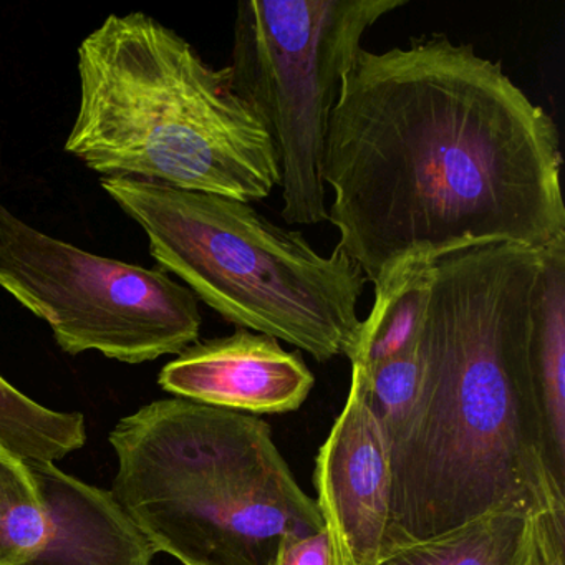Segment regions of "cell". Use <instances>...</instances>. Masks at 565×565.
I'll list each match as a JSON object with an SVG mask.
<instances>
[{
    "instance_id": "6da1fadb",
    "label": "cell",
    "mask_w": 565,
    "mask_h": 565,
    "mask_svg": "<svg viewBox=\"0 0 565 565\" xmlns=\"http://www.w3.org/2000/svg\"><path fill=\"white\" fill-rule=\"evenodd\" d=\"M554 118L498 62L448 35L362 49L330 115L322 180L335 247L366 282L491 244L565 234Z\"/></svg>"
},
{
    "instance_id": "7a4b0ae2",
    "label": "cell",
    "mask_w": 565,
    "mask_h": 565,
    "mask_svg": "<svg viewBox=\"0 0 565 565\" xmlns=\"http://www.w3.org/2000/svg\"><path fill=\"white\" fill-rule=\"evenodd\" d=\"M542 249L491 244L429 266L428 372L418 413L392 448L383 554L495 511L531 512L545 537H565V502L542 465L529 379Z\"/></svg>"
},
{
    "instance_id": "3957f363",
    "label": "cell",
    "mask_w": 565,
    "mask_h": 565,
    "mask_svg": "<svg viewBox=\"0 0 565 565\" xmlns=\"http://www.w3.org/2000/svg\"><path fill=\"white\" fill-rule=\"evenodd\" d=\"M78 78L65 151L95 173L249 204L280 186L276 148L230 68L150 15H110L85 38Z\"/></svg>"
},
{
    "instance_id": "277c9868",
    "label": "cell",
    "mask_w": 565,
    "mask_h": 565,
    "mask_svg": "<svg viewBox=\"0 0 565 565\" xmlns=\"http://www.w3.org/2000/svg\"><path fill=\"white\" fill-rule=\"evenodd\" d=\"M108 441L115 498L183 565H274L284 537L326 525L259 416L174 396L121 418Z\"/></svg>"
},
{
    "instance_id": "5b68a950",
    "label": "cell",
    "mask_w": 565,
    "mask_h": 565,
    "mask_svg": "<svg viewBox=\"0 0 565 565\" xmlns=\"http://www.w3.org/2000/svg\"><path fill=\"white\" fill-rule=\"evenodd\" d=\"M105 193L147 234L158 267L237 329L264 333L326 363L349 355L365 274L339 247L317 253L300 231L249 203L135 178Z\"/></svg>"
},
{
    "instance_id": "8992f818",
    "label": "cell",
    "mask_w": 565,
    "mask_h": 565,
    "mask_svg": "<svg viewBox=\"0 0 565 565\" xmlns=\"http://www.w3.org/2000/svg\"><path fill=\"white\" fill-rule=\"evenodd\" d=\"M408 0H243L234 22V90L276 148L282 217L329 220L322 180L330 115L366 32Z\"/></svg>"
},
{
    "instance_id": "52a82bcc",
    "label": "cell",
    "mask_w": 565,
    "mask_h": 565,
    "mask_svg": "<svg viewBox=\"0 0 565 565\" xmlns=\"http://www.w3.org/2000/svg\"><path fill=\"white\" fill-rule=\"evenodd\" d=\"M0 289L49 323L68 355L140 365L200 340V300L170 274L55 239L0 203Z\"/></svg>"
},
{
    "instance_id": "ba28073f",
    "label": "cell",
    "mask_w": 565,
    "mask_h": 565,
    "mask_svg": "<svg viewBox=\"0 0 565 565\" xmlns=\"http://www.w3.org/2000/svg\"><path fill=\"white\" fill-rule=\"evenodd\" d=\"M317 505L343 565H379L392 509V452L362 386L349 396L316 465Z\"/></svg>"
},
{
    "instance_id": "9c48e42d",
    "label": "cell",
    "mask_w": 565,
    "mask_h": 565,
    "mask_svg": "<svg viewBox=\"0 0 565 565\" xmlns=\"http://www.w3.org/2000/svg\"><path fill=\"white\" fill-rule=\"evenodd\" d=\"M158 383L178 398L257 416L299 409L316 376L279 340L237 329L188 347L164 365Z\"/></svg>"
},
{
    "instance_id": "30bf717a",
    "label": "cell",
    "mask_w": 565,
    "mask_h": 565,
    "mask_svg": "<svg viewBox=\"0 0 565 565\" xmlns=\"http://www.w3.org/2000/svg\"><path fill=\"white\" fill-rule=\"evenodd\" d=\"M44 508V544L24 565H153L157 548L114 492L55 462L25 461Z\"/></svg>"
},
{
    "instance_id": "8fae6325",
    "label": "cell",
    "mask_w": 565,
    "mask_h": 565,
    "mask_svg": "<svg viewBox=\"0 0 565 565\" xmlns=\"http://www.w3.org/2000/svg\"><path fill=\"white\" fill-rule=\"evenodd\" d=\"M527 363L542 465L555 499L565 502V234L542 249Z\"/></svg>"
},
{
    "instance_id": "7c38bea8",
    "label": "cell",
    "mask_w": 565,
    "mask_h": 565,
    "mask_svg": "<svg viewBox=\"0 0 565 565\" xmlns=\"http://www.w3.org/2000/svg\"><path fill=\"white\" fill-rule=\"evenodd\" d=\"M541 518L495 511L413 544L390 548L379 565H544Z\"/></svg>"
},
{
    "instance_id": "4fadbf2b",
    "label": "cell",
    "mask_w": 565,
    "mask_h": 565,
    "mask_svg": "<svg viewBox=\"0 0 565 565\" xmlns=\"http://www.w3.org/2000/svg\"><path fill=\"white\" fill-rule=\"evenodd\" d=\"M87 443L78 412H55L29 398L0 375V448L24 461L55 462Z\"/></svg>"
},
{
    "instance_id": "5bb4252c",
    "label": "cell",
    "mask_w": 565,
    "mask_h": 565,
    "mask_svg": "<svg viewBox=\"0 0 565 565\" xmlns=\"http://www.w3.org/2000/svg\"><path fill=\"white\" fill-rule=\"evenodd\" d=\"M425 329V327H423ZM425 337L416 345L370 366H352L363 398L388 439L390 452L408 431L426 385Z\"/></svg>"
},
{
    "instance_id": "9a60e30c",
    "label": "cell",
    "mask_w": 565,
    "mask_h": 565,
    "mask_svg": "<svg viewBox=\"0 0 565 565\" xmlns=\"http://www.w3.org/2000/svg\"><path fill=\"white\" fill-rule=\"evenodd\" d=\"M44 508L24 459L0 448V565H24L45 541Z\"/></svg>"
},
{
    "instance_id": "2e32d148",
    "label": "cell",
    "mask_w": 565,
    "mask_h": 565,
    "mask_svg": "<svg viewBox=\"0 0 565 565\" xmlns=\"http://www.w3.org/2000/svg\"><path fill=\"white\" fill-rule=\"evenodd\" d=\"M274 565H343L329 529L303 535H287L280 542Z\"/></svg>"
}]
</instances>
